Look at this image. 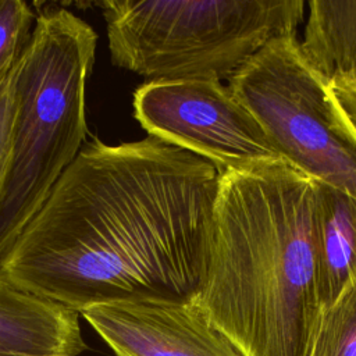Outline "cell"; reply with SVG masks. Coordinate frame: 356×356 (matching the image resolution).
Instances as JSON below:
<instances>
[{
  "instance_id": "7",
  "label": "cell",
  "mask_w": 356,
  "mask_h": 356,
  "mask_svg": "<svg viewBox=\"0 0 356 356\" xmlns=\"http://www.w3.org/2000/svg\"><path fill=\"white\" fill-rule=\"evenodd\" d=\"M81 314L115 356H243L193 302H125Z\"/></svg>"
},
{
  "instance_id": "3",
  "label": "cell",
  "mask_w": 356,
  "mask_h": 356,
  "mask_svg": "<svg viewBox=\"0 0 356 356\" xmlns=\"http://www.w3.org/2000/svg\"><path fill=\"white\" fill-rule=\"evenodd\" d=\"M97 33L60 6L38 10L32 38L13 71L14 118L0 192V260L44 204L86 143V82Z\"/></svg>"
},
{
  "instance_id": "8",
  "label": "cell",
  "mask_w": 356,
  "mask_h": 356,
  "mask_svg": "<svg viewBox=\"0 0 356 356\" xmlns=\"http://www.w3.org/2000/svg\"><path fill=\"white\" fill-rule=\"evenodd\" d=\"M78 314L0 273V356H78Z\"/></svg>"
},
{
  "instance_id": "13",
  "label": "cell",
  "mask_w": 356,
  "mask_h": 356,
  "mask_svg": "<svg viewBox=\"0 0 356 356\" xmlns=\"http://www.w3.org/2000/svg\"><path fill=\"white\" fill-rule=\"evenodd\" d=\"M13 71L0 82V192L8 171L10 159H11V146H13V118H14Z\"/></svg>"
},
{
  "instance_id": "9",
  "label": "cell",
  "mask_w": 356,
  "mask_h": 356,
  "mask_svg": "<svg viewBox=\"0 0 356 356\" xmlns=\"http://www.w3.org/2000/svg\"><path fill=\"white\" fill-rule=\"evenodd\" d=\"M313 182L317 288L321 309H325L356 278V197Z\"/></svg>"
},
{
  "instance_id": "6",
  "label": "cell",
  "mask_w": 356,
  "mask_h": 356,
  "mask_svg": "<svg viewBox=\"0 0 356 356\" xmlns=\"http://www.w3.org/2000/svg\"><path fill=\"white\" fill-rule=\"evenodd\" d=\"M134 117L149 135L211 161L220 172L284 160L220 81L145 82L134 93Z\"/></svg>"
},
{
  "instance_id": "12",
  "label": "cell",
  "mask_w": 356,
  "mask_h": 356,
  "mask_svg": "<svg viewBox=\"0 0 356 356\" xmlns=\"http://www.w3.org/2000/svg\"><path fill=\"white\" fill-rule=\"evenodd\" d=\"M36 14L22 0H0V82L14 70L25 51Z\"/></svg>"
},
{
  "instance_id": "4",
  "label": "cell",
  "mask_w": 356,
  "mask_h": 356,
  "mask_svg": "<svg viewBox=\"0 0 356 356\" xmlns=\"http://www.w3.org/2000/svg\"><path fill=\"white\" fill-rule=\"evenodd\" d=\"M111 63L146 82L229 81L274 39L296 36L302 0H107Z\"/></svg>"
},
{
  "instance_id": "1",
  "label": "cell",
  "mask_w": 356,
  "mask_h": 356,
  "mask_svg": "<svg viewBox=\"0 0 356 356\" xmlns=\"http://www.w3.org/2000/svg\"><path fill=\"white\" fill-rule=\"evenodd\" d=\"M220 170L156 136L92 138L0 260L19 286L76 313L193 302L207 273Z\"/></svg>"
},
{
  "instance_id": "2",
  "label": "cell",
  "mask_w": 356,
  "mask_h": 356,
  "mask_svg": "<svg viewBox=\"0 0 356 356\" xmlns=\"http://www.w3.org/2000/svg\"><path fill=\"white\" fill-rule=\"evenodd\" d=\"M193 303L243 356H307L323 312L314 182L285 160L220 175Z\"/></svg>"
},
{
  "instance_id": "11",
  "label": "cell",
  "mask_w": 356,
  "mask_h": 356,
  "mask_svg": "<svg viewBox=\"0 0 356 356\" xmlns=\"http://www.w3.org/2000/svg\"><path fill=\"white\" fill-rule=\"evenodd\" d=\"M307 356H356V278L323 309Z\"/></svg>"
},
{
  "instance_id": "14",
  "label": "cell",
  "mask_w": 356,
  "mask_h": 356,
  "mask_svg": "<svg viewBox=\"0 0 356 356\" xmlns=\"http://www.w3.org/2000/svg\"><path fill=\"white\" fill-rule=\"evenodd\" d=\"M338 104L356 131V79L339 81L330 85Z\"/></svg>"
},
{
  "instance_id": "10",
  "label": "cell",
  "mask_w": 356,
  "mask_h": 356,
  "mask_svg": "<svg viewBox=\"0 0 356 356\" xmlns=\"http://www.w3.org/2000/svg\"><path fill=\"white\" fill-rule=\"evenodd\" d=\"M300 51L328 83L356 79V0H312Z\"/></svg>"
},
{
  "instance_id": "5",
  "label": "cell",
  "mask_w": 356,
  "mask_h": 356,
  "mask_svg": "<svg viewBox=\"0 0 356 356\" xmlns=\"http://www.w3.org/2000/svg\"><path fill=\"white\" fill-rule=\"evenodd\" d=\"M277 153L309 178L356 197V131L296 36L267 43L228 81Z\"/></svg>"
}]
</instances>
